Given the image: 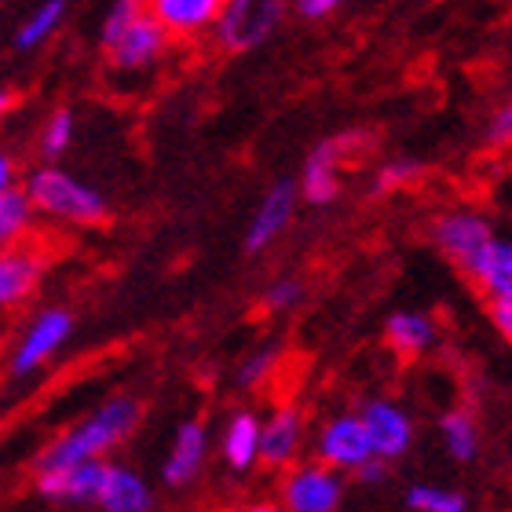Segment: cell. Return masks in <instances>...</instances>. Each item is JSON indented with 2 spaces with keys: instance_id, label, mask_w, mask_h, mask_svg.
<instances>
[{
  "instance_id": "cell-1",
  "label": "cell",
  "mask_w": 512,
  "mask_h": 512,
  "mask_svg": "<svg viewBox=\"0 0 512 512\" xmlns=\"http://www.w3.org/2000/svg\"><path fill=\"white\" fill-rule=\"evenodd\" d=\"M139 421H143V399L132 392H118L103 399V403L85 414L77 425L63 428L52 443L33 458V472H55V469H74L88 461H107L110 450L136 436Z\"/></svg>"
},
{
  "instance_id": "cell-2",
  "label": "cell",
  "mask_w": 512,
  "mask_h": 512,
  "mask_svg": "<svg viewBox=\"0 0 512 512\" xmlns=\"http://www.w3.org/2000/svg\"><path fill=\"white\" fill-rule=\"evenodd\" d=\"M26 194H30L37 216L52 220V224L99 227L110 220L107 198L92 183L77 180L74 172L59 169V165H37V169H30Z\"/></svg>"
},
{
  "instance_id": "cell-3",
  "label": "cell",
  "mask_w": 512,
  "mask_h": 512,
  "mask_svg": "<svg viewBox=\"0 0 512 512\" xmlns=\"http://www.w3.org/2000/svg\"><path fill=\"white\" fill-rule=\"evenodd\" d=\"M286 11L289 8L278 0H231V4H224L213 26L216 48L231 55L253 52V48L275 37Z\"/></svg>"
},
{
  "instance_id": "cell-4",
  "label": "cell",
  "mask_w": 512,
  "mask_h": 512,
  "mask_svg": "<svg viewBox=\"0 0 512 512\" xmlns=\"http://www.w3.org/2000/svg\"><path fill=\"white\" fill-rule=\"evenodd\" d=\"M344 502L341 472L326 469L319 461H300L282 472L278 483V505L286 512H337Z\"/></svg>"
},
{
  "instance_id": "cell-5",
  "label": "cell",
  "mask_w": 512,
  "mask_h": 512,
  "mask_svg": "<svg viewBox=\"0 0 512 512\" xmlns=\"http://www.w3.org/2000/svg\"><path fill=\"white\" fill-rule=\"evenodd\" d=\"M74 337V311L66 308H44L37 319L22 330L15 352H11V374L30 377L37 374L48 359L63 352L66 341Z\"/></svg>"
},
{
  "instance_id": "cell-6",
  "label": "cell",
  "mask_w": 512,
  "mask_h": 512,
  "mask_svg": "<svg viewBox=\"0 0 512 512\" xmlns=\"http://www.w3.org/2000/svg\"><path fill=\"white\" fill-rule=\"evenodd\" d=\"M363 143V136H330L322 139L319 147L304 158V169H300V198L311 205H333L341 198V169L344 161L352 158L355 147Z\"/></svg>"
},
{
  "instance_id": "cell-7",
  "label": "cell",
  "mask_w": 512,
  "mask_h": 512,
  "mask_svg": "<svg viewBox=\"0 0 512 512\" xmlns=\"http://www.w3.org/2000/svg\"><path fill=\"white\" fill-rule=\"evenodd\" d=\"M494 242L491 220L476 209H447L432 220V246L461 271Z\"/></svg>"
},
{
  "instance_id": "cell-8",
  "label": "cell",
  "mask_w": 512,
  "mask_h": 512,
  "mask_svg": "<svg viewBox=\"0 0 512 512\" xmlns=\"http://www.w3.org/2000/svg\"><path fill=\"white\" fill-rule=\"evenodd\" d=\"M315 454H319V465L333 472H359L366 461L374 458V447H370V436H366V425L359 414H333L326 425L319 428V439H315Z\"/></svg>"
},
{
  "instance_id": "cell-9",
  "label": "cell",
  "mask_w": 512,
  "mask_h": 512,
  "mask_svg": "<svg viewBox=\"0 0 512 512\" xmlns=\"http://www.w3.org/2000/svg\"><path fill=\"white\" fill-rule=\"evenodd\" d=\"M297 202H300V183L282 176L264 191V198L256 202L253 216H249L246 238H242V249L249 256L264 253L267 246H275L278 238L286 235V227L293 224L297 216Z\"/></svg>"
},
{
  "instance_id": "cell-10",
  "label": "cell",
  "mask_w": 512,
  "mask_h": 512,
  "mask_svg": "<svg viewBox=\"0 0 512 512\" xmlns=\"http://www.w3.org/2000/svg\"><path fill=\"white\" fill-rule=\"evenodd\" d=\"M169 44H172V33L150 15V8H143L136 15V22L128 26L125 37L107 52V63L118 74H143V70H154L165 59Z\"/></svg>"
},
{
  "instance_id": "cell-11",
  "label": "cell",
  "mask_w": 512,
  "mask_h": 512,
  "mask_svg": "<svg viewBox=\"0 0 512 512\" xmlns=\"http://www.w3.org/2000/svg\"><path fill=\"white\" fill-rule=\"evenodd\" d=\"M300 450H304V414L300 406L282 403L267 410L260 421V465L275 472H289L300 465Z\"/></svg>"
},
{
  "instance_id": "cell-12",
  "label": "cell",
  "mask_w": 512,
  "mask_h": 512,
  "mask_svg": "<svg viewBox=\"0 0 512 512\" xmlns=\"http://www.w3.org/2000/svg\"><path fill=\"white\" fill-rule=\"evenodd\" d=\"M205 461H209V428H205L202 417H183L172 432L169 454L161 465V480L172 491H183L202 476Z\"/></svg>"
},
{
  "instance_id": "cell-13",
  "label": "cell",
  "mask_w": 512,
  "mask_h": 512,
  "mask_svg": "<svg viewBox=\"0 0 512 512\" xmlns=\"http://www.w3.org/2000/svg\"><path fill=\"white\" fill-rule=\"evenodd\" d=\"M359 417H363V425H366L374 458L392 465V461L406 458V450L414 447V417L406 414L395 399H370V403L359 410Z\"/></svg>"
},
{
  "instance_id": "cell-14",
  "label": "cell",
  "mask_w": 512,
  "mask_h": 512,
  "mask_svg": "<svg viewBox=\"0 0 512 512\" xmlns=\"http://www.w3.org/2000/svg\"><path fill=\"white\" fill-rule=\"evenodd\" d=\"M107 465L110 461H88L74 469L33 472V491L55 505H96L103 480H107Z\"/></svg>"
},
{
  "instance_id": "cell-15",
  "label": "cell",
  "mask_w": 512,
  "mask_h": 512,
  "mask_svg": "<svg viewBox=\"0 0 512 512\" xmlns=\"http://www.w3.org/2000/svg\"><path fill=\"white\" fill-rule=\"evenodd\" d=\"M96 509L99 512H154L158 509V498H154V487H150L132 465L110 461Z\"/></svg>"
},
{
  "instance_id": "cell-16",
  "label": "cell",
  "mask_w": 512,
  "mask_h": 512,
  "mask_svg": "<svg viewBox=\"0 0 512 512\" xmlns=\"http://www.w3.org/2000/svg\"><path fill=\"white\" fill-rule=\"evenodd\" d=\"M44 256L33 249H0V311L19 308L41 286Z\"/></svg>"
},
{
  "instance_id": "cell-17",
  "label": "cell",
  "mask_w": 512,
  "mask_h": 512,
  "mask_svg": "<svg viewBox=\"0 0 512 512\" xmlns=\"http://www.w3.org/2000/svg\"><path fill=\"white\" fill-rule=\"evenodd\" d=\"M260 421L253 410H235L220 432V458L231 472H249L260 465Z\"/></svg>"
},
{
  "instance_id": "cell-18",
  "label": "cell",
  "mask_w": 512,
  "mask_h": 512,
  "mask_svg": "<svg viewBox=\"0 0 512 512\" xmlns=\"http://www.w3.org/2000/svg\"><path fill=\"white\" fill-rule=\"evenodd\" d=\"M465 275L487 300L512 297V238L494 235L491 246L465 267Z\"/></svg>"
},
{
  "instance_id": "cell-19",
  "label": "cell",
  "mask_w": 512,
  "mask_h": 512,
  "mask_svg": "<svg viewBox=\"0 0 512 512\" xmlns=\"http://www.w3.org/2000/svg\"><path fill=\"white\" fill-rule=\"evenodd\" d=\"M224 11V0H154L150 15L169 33H202L213 30Z\"/></svg>"
},
{
  "instance_id": "cell-20",
  "label": "cell",
  "mask_w": 512,
  "mask_h": 512,
  "mask_svg": "<svg viewBox=\"0 0 512 512\" xmlns=\"http://www.w3.org/2000/svg\"><path fill=\"white\" fill-rule=\"evenodd\" d=\"M384 341L399 355H425L439 341V326L425 311H392L384 322Z\"/></svg>"
},
{
  "instance_id": "cell-21",
  "label": "cell",
  "mask_w": 512,
  "mask_h": 512,
  "mask_svg": "<svg viewBox=\"0 0 512 512\" xmlns=\"http://www.w3.org/2000/svg\"><path fill=\"white\" fill-rule=\"evenodd\" d=\"M66 11H70L66 0H44V4H37V8L19 22L15 37H11L15 48H19V52H33V48L48 44L55 33H59V26L66 22Z\"/></svg>"
},
{
  "instance_id": "cell-22",
  "label": "cell",
  "mask_w": 512,
  "mask_h": 512,
  "mask_svg": "<svg viewBox=\"0 0 512 512\" xmlns=\"http://www.w3.org/2000/svg\"><path fill=\"white\" fill-rule=\"evenodd\" d=\"M439 436H443V450L450 454V461L469 465L480 454V425L469 410H447L439 417Z\"/></svg>"
},
{
  "instance_id": "cell-23",
  "label": "cell",
  "mask_w": 512,
  "mask_h": 512,
  "mask_svg": "<svg viewBox=\"0 0 512 512\" xmlns=\"http://www.w3.org/2000/svg\"><path fill=\"white\" fill-rule=\"evenodd\" d=\"M37 209H33L26 187H11L0 194V249H19V242L33 231Z\"/></svg>"
},
{
  "instance_id": "cell-24",
  "label": "cell",
  "mask_w": 512,
  "mask_h": 512,
  "mask_svg": "<svg viewBox=\"0 0 512 512\" xmlns=\"http://www.w3.org/2000/svg\"><path fill=\"white\" fill-rule=\"evenodd\" d=\"M403 502L410 512H469V498L454 487H436V483H414L406 487Z\"/></svg>"
},
{
  "instance_id": "cell-25",
  "label": "cell",
  "mask_w": 512,
  "mask_h": 512,
  "mask_svg": "<svg viewBox=\"0 0 512 512\" xmlns=\"http://www.w3.org/2000/svg\"><path fill=\"white\" fill-rule=\"evenodd\" d=\"M282 363V352H278V344H256L253 352L242 355V363L235 366V384L242 392H253L260 384L271 381V374L278 370Z\"/></svg>"
},
{
  "instance_id": "cell-26",
  "label": "cell",
  "mask_w": 512,
  "mask_h": 512,
  "mask_svg": "<svg viewBox=\"0 0 512 512\" xmlns=\"http://www.w3.org/2000/svg\"><path fill=\"white\" fill-rule=\"evenodd\" d=\"M74 132H77V118L70 107H55L48 118H44L41 128V158L44 165H55V158H63L70 143H74Z\"/></svg>"
},
{
  "instance_id": "cell-27",
  "label": "cell",
  "mask_w": 512,
  "mask_h": 512,
  "mask_svg": "<svg viewBox=\"0 0 512 512\" xmlns=\"http://www.w3.org/2000/svg\"><path fill=\"white\" fill-rule=\"evenodd\" d=\"M425 176V165L414 158H392L384 161L381 169H377L374 176V191L377 194H388V191H403V187H410V183H417Z\"/></svg>"
},
{
  "instance_id": "cell-28",
  "label": "cell",
  "mask_w": 512,
  "mask_h": 512,
  "mask_svg": "<svg viewBox=\"0 0 512 512\" xmlns=\"http://www.w3.org/2000/svg\"><path fill=\"white\" fill-rule=\"evenodd\" d=\"M139 11H143V4H136V0H118V4L103 15V22H99V48H103V52H110V48L125 37Z\"/></svg>"
},
{
  "instance_id": "cell-29",
  "label": "cell",
  "mask_w": 512,
  "mask_h": 512,
  "mask_svg": "<svg viewBox=\"0 0 512 512\" xmlns=\"http://www.w3.org/2000/svg\"><path fill=\"white\" fill-rule=\"evenodd\" d=\"M304 300V282L300 278H293V275H286V278H275L271 286L264 289V297H260V304H264V311H293Z\"/></svg>"
},
{
  "instance_id": "cell-30",
  "label": "cell",
  "mask_w": 512,
  "mask_h": 512,
  "mask_svg": "<svg viewBox=\"0 0 512 512\" xmlns=\"http://www.w3.org/2000/svg\"><path fill=\"white\" fill-rule=\"evenodd\" d=\"M487 143L491 147H512V99L494 110V118L487 121Z\"/></svg>"
},
{
  "instance_id": "cell-31",
  "label": "cell",
  "mask_w": 512,
  "mask_h": 512,
  "mask_svg": "<svg viewBox=\"0 0 512 512\" xmlns=\"http://www.w3.org/2000/svg\"><path fill=\"white\" fill-rule=\"evenodd\" d=\"M337 8H341L337 0H297V4H293V15L304 22H319V19H330Z\"/></svg>"
},
{
  "instance_id": "cell-32",
  "label": "cell",
  "mask_w": 512,
  "mask_h": 512,
  "mask_svg": "<svg viewBox=\"0 0 512 512\" xmlns=\"http://www.w3.org/2000/svg\"><path fill=\"white\" fill-rule=\"evenodd\" d=\"M487 315H491L494 330L502 333L505 341L512 344V297H502V300H487Z\"/></svg>"
},
{
  "instance_id": "cell-33",
  "label": "cell",
  "mask_w": 512,
  "mask_h": 512,
  "mask_svg": "<svg viewBox=\"0 0 512 512\" xmlns=\"http://www.w3.org/2000/svg\"><path fill=\"white\" fill-rule=\"evenodd\" d=\"M355 480L366 483V487H374V483H384V480H388V461L370 458V461L363 465V469L355 472Z\"/></svg>"
},
{
  "instance_id": "cell-34",
  "label": "cell",
  "mask_w": 512,
  "mask_h": 512,
  "mask_svg": "<svg viewBox=\"0 0 512 512\" xmlns=\"http://www.w3.org/2000/svg\"><path fill=\"white\" fill-rule=\"evenodd\" d=\"M11 187H19V165L8 150H0V194L11 191Z\"/></svg>"
},
{
  "instance_id": "cell-35",
  "label": "cell",
  "mask_w": 512,
  "mask_h": 512,
  "mask_svg": "<svg viewBox=\"0 0 512 512\" xmlns=\"http://www.w3.org/2000/svg\"><path fill=\"white\" fill-rule=\"evenodd\" d=\"M242 512H286L278 502H256V505H246Z\"/></svg>"
},
{
  "instance_id": "cell-36",
  "label": "cell",
  "mask_w": 512,
  "mask_h": 512,
  "mask_svg": "<svg viewBox=\"0 0 512 512\" xmlns=\"http://www.w3.org/2000/svg\"><path fill=\"white\" fill-rule=\"evenodd\" d=\"M11 107H15V96H11L8 88H0V118H4V114H8Z\"/></svg>"
}]
</instances>
